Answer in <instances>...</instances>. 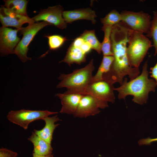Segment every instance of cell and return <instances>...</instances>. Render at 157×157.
Segmentation results:
<instances>
[{"label": "cell", "mask_w": 157, "mask_h": 157, "mask_svg": "<svg viewBox=\"0 0 157 157\" xmlns=\"http://www.w3.org/2000/svg\"><path fill=\"white\" fill-rule=\"evenodd\" d=\"M63 16L67 23H71L78 20L85 19L90 21L94 24L96 23L95 18L97 16L95 11L90 8L64 11Z\"/></svg>", "instance_id": "4fadbf2b"}, {"label": "cell", "mask_w": 157, "mask_h": 157, "mask_svg": "<svg viewBox=\"0 0 157 157\" xmlns=\"http://www.w3.org/2000/svg\"><path fill=\"white\" fill-rule=\"evenodd\" d=\"M0 19L2 27H13L19 30L22 28V26L25 23L31 24L35 22L32 18H30L28 16L15 13L3 6H1L0 8Z\"/></svg>", "instance_id": "8fae6325"}, {"label": "cell", "mask_w": 157, "mask_h": 157, "mask_svg": "<svg viewBox=\"0 0 157 157\" xmlns=\"http://www.w3.org/2000/svg\"><path fill=\"white\" fill-rule=\"evenodd\" d=\"M84 42L83 39L80 36L76 38L71 44L75 47L80 48Z\"/></svg>", "instance_id": "484cf974"}, {"label": "cell", "mask_w": 157, "mask_h": 157, "mask_svg": "<svg viewBox=\"0 0 157 157\" xmlns=\"http://www.w3.org/2000/svg\"><path fill=\"white\" fill-rule=\"evenodd\" d=\"M94 69L92 59L83 67L75 69L70 74H61L58 78L61 81L56 88H66L67 93L84 95L86 88L91 82Z\"/></svg>", "instance_id": "7a4b0ae2"}, {"label": "cell", "mask_w": 157, "mask_h": 157, "mask_svg": "<svg viewBox=\"0 0 157 157\" xmlns=\"http://www.w3.org/2000/svg\"><path fill=\"white\" fill-rule=\"evenodd\" d=\"M57 112L48 110H31L22 109L11 110L7 115V118L10 122L17 125L25 129H28L29 124L35 120L42 119L50 115L58 113Z\"/></svg>", "instance_id": "5b68a950"}, {"label": "cell", "mask_w": 157, "mask_h": 157, "mask_svg": "<svg viewBox=\"0 0 157 157\" xmlns=\"http://www.w3.org/2000/svg\"><path fill=\"white\" fill-rule=\"evenodd\" d=\"M122 22L132 30L147 35L151 24V17L142 11L136 12L124 11L121 13Z\"/></svg>", "instance_id": "8992f818"}, {"label": "cell", "mask_w": 157, "mask_h": 157, "mask_svg": "<svg viewBox=\"0 0 157 157\" xmlns=\"http://www.w3.org/2000/svg\"><path fill=\"white\" fill-rule=\"evenodd\" d=\"M17 153L7 148L0 149V157H16Z\"/></svg>", "instance_id": "cb8c5ba5"}, {"label": "cell", "mask_w": 157, "mask_h": 157, "mask_svg": "<svg viewBox=\"0 0 157 157\" xmlns=\"http://www.w3.org/2000/svg\"><path fill=\"white\" fill-rule=\"evenodd\" d=\"M80 36L85 42L90 45L92 49L95 50L99 54L101 53V43L96 37L94 30H85Z\"/></svg>", "instance_id": "ffe728a7"}, {"label": "cell", "mask_w": 157, "mask_h": 157, "mask_svg": "<svg viewBox=\"0 0 157 157\" xmlns=\"http://www.w3.org/2000/svg\"><path fill=\"white\" fill-rule=\"evenodd\" d=\"M127 48V54L131 66L139 68L149 49L153 46L143 33L131 29Z\"/></svg>", "instance_id": "3957f363"}, {"label": "cell", "mask_w": 157, "mask_h": 157, "mask_svg": "<svg viewBox=\"0 0 157 157\" xmlns=\"http://www.w3.org/2000/svg\"><path fill=\"white\" fill-rule=\"evenodd\" d=\"M121 20V13L113 10L108 13L104 17L101 18V21L103 25L113 26L120 22Z\"/></svg>", "instance_id": "7402d4cb"}, {"label": "cell", "mask_w": 157, "mask_h": 157, "mask_svg": "<svg viewBox=\"0 0 157 157\" xmlns=\"http://www.w3.org/2000/svg\"><path fill=\"white\" fill-rule=\"evenodd\" d=\"M19 29H13L1 27L0 29V52L1 55L6 56L14 53V50L20 40L17 36Z\"/></svg>", "instance_id": "30bf717a"}, {"label": "cell", "mask_w": 157, "mask_h": 157, "mask_svg": "<svg viewBox=\"0 0 157 157\" xmlns=\"http://www.w3.org/2000/svg\"><path fill=\"white\" fill-rule=\"evenodd\" d=\"M153 14L154 17L151 21L149 32L147 36L152 39L155 56L157 54V11H154Z\"/></svg>", "instance_id": "603a6c76"}, {"label": "cell", "mask_w": 157, "mask_h": 157, "mask_svg": "<svg viewBox=\"0 0 157 157\" xmlns=\"http://www.w3.org/2000/svg\"><path fill=\"white\" fill-rule=\"evenodd\" d=\"M108 106V102L88 94L83 95L73 115L79 117H86L99 113V108Z\"/></svg>", "instance_id": "52a82bcc"}, {"label": "cell", "mask_w": 157, "mask_h": 157, "mask_svg": "<svg viewBox=\"0 0 157 157\" xmlns=\"http://www.w3.org/2000/svg\"><path fill=\"white\" fill-rule=\"evenodd\" d=\"M63 8L60 5L49 7L47 9L41 10L32 19L35 22L43 21L63 29L67 26L63 17Z\"/></svg>", "instance_id": "9c48e42d"}, {"label": "cell", "mask_w": 157, "mask_h": 157, "mask_svg": "<svg viewBox=\"0 0 157 157\" xmlns=\"http://www.w3.org/2000/svg\"><path fill=\"white\" fill-rule=\"evenodd\" d=\"M157 141V138H148L145 139H142L138 141V144L140 145H149L152 142Z\"/></svg>", "instance_id": "d4e9b609"}, {"label": "cell", "mask_w": 157, "mask_h": 157, "mask_svg": "<svg viewBox=\"0 0 157 157\" xmlns=\"http://www.w3.org/2000/svg\"><path fill=\"white\" fill-rule=\"evenodd\" d=\"M4 1L5 5L3 6L9 10L17 14L28 16L26 8L28 1L6 0Z\"/></svg>", "instance_id": "e0dca14e"}, {"label": "cell", "mask_w": 157, "mask_h": 157, "mask_svg": "<svg viewBox=\"0 0 157 157\" xmlns=\"http://www.w3.org/2000/svg\"><path fill=\"white\" fill-rule=\"evenodd\" d=\"M113 60V56H103L97 72L93 76L91 82L102 80L103 75L110 70Z\"/></svg>", "instance_id": "d6986e66"}, {"label": "cell", "mask_w": 157, "mask_h": 157, "mask_svg": "<svg viewBox=\"0 0 157 157\" xmlns=\"http://www.w3.org/2000/svg\"><path fill=\"white\" fill-rule=\"evenodd\" d=\"M49 25H51L43 21L35 22L29 24L26 27H22L19 31L20 34L23 35L22 38L15 48L13 53L23 63L31 60V58L27 56L28 46L40 30Z\"/></svg>", "instance_id": "277c9868"}, {"label": "cell", "mask_w": 157, "mask_h": 157, "mask_svg": "<svg viewBox=\"0 0 157 157\" xmlns=\"http://www.w3.org/2000/svg\"><path fill=\"white\" fill-rule=\"evenodd\" d=\"M28 140L33 144V153L39 156L52 154L53 148L51 144L40 137L34 132L32 133Z\"/></svg>", "instance_id": "9a60e30c"}, {"label": "cell", "mask_w": 157, "mask_h": 157, "mask_svg": "<svg viewBox=\"0 0 157 157\" xmlns=\"http://www.w3.org/2000/svg\"><path fill=\"white\" fill-rule=\"evenodd\" d=\"M148 75L146 61L141 74L129 81L125 78L119 87L115 88L118 93V98L124 99L126 96L131 95L133 96L132 100L134 102L140 105L146 103L149 92H154L157 85L154 80L148 78Z\"/></svg>", "instance_id": "6da1fadb"}, {"label": "cell", "mask_w": 157, "mask_h": 157, "mask_svg": "<svg viewBox=\"0 0 157 157\" xmlns=\"http://www.w3.org/2000/svg\"><path fill=\"white\" fill-rule=\"evenodd\" d=\"M33 157H53L52 154L44 156H39L33 153Z\"/></svg>", "instance_id": "f1b7e54d"}, {"label": "cell", "mask_w": 157, "mask_h": 157, "mask_svg": "<svg viewBox=\"0 0 157 157\" xmlns=\"http://www.w3.org/2000/svg\"><path fill=\"white\" fill-rule=\"evenodd\" d=\"M80 48L84 53L86 54L90 52L92 49L90 45L85 42L81 46Z\"/></svg>", "instance_id": "83f0119b"}, {"label": "cell", "mask_w": 157, "mask_h": 157, "mask_svg": "<svg viewBox=\"0 0 157 157\" xmlns=\"http://www.w3.org/2000/svg\"><path fill=\"white\" fill-rule=\"evenodd\" d=\"M83 95L77 94L58 93L56 96L60 98L62 108L60 113L73 114L75 113Z\"/></svg>", "instance_id": "7c38bea8"}, {"label": "cell", "mask_w": 157, "mask_h": 157, "mask_svg": "<svg viewBox=\"0 0 157 157\" xmlns=\"http://www.w3.org/2000/svg\"><path fill=\"white\" fill-rule=\"evenodd\" d=\"M86 54L79 48L75 47L72 44L69 46L63 59L59 63L65 62L70 66L74 63L80 65L86 60Z\"/></svg>", "instance_id": "2e32d148"}, {"label": "cell", "mask_w": 157, "mask_h": 157, "mask_svg": "<svg viewBox=\"0 0 157 157\" xmlns=\"http://www.w3.org/2000/svg\"><path fill=\"white\" fill-rule=\"evenodd\" d=\"M150 76L154 79L157 84V62L153 67L150 68Z\"/></svg>", "instance_id": "4316f807"}, {"label": "cell", "mask_w": 157, "mask_h": 157, "mask_svg": "<svg viewBox=\"0 0 157 157\" xmlns=\"http://www.w3.org/2000/svg\"><path fill=\"white\" fill-rule=\"evenodd\" d=\"M113 85L104 80L91 82L87 87L84 95L88 94L100 100L113 103L115 98Z\"/></svg>", "instance_id": "ba28073f"}, {"label": "cell", "mask_w": 157, "mask_h": 157, "mask_svg": "<svg viewBox=\"0 0 157 157\" xmlns=\"http://www.w3.org/2000/svg\"><path fill=\"white\" fill-rule=\"evenodd\" d=\"M112 27L110 26L103 25L101 29L104 33V39L101 43V51L103 56H113L110 39Z\"/></svg>", "instance_id": "ac0fdd59"}, {"label": "cell", "mask_w": 157, "mask_h": 157, "mask_svg": "<svg viewBox=\"0 0 157 157\" xmlns=\"http://www.w3.org/2000/svg\"><path fill=\"white\" fill-rule=\"evenodd\" d=\"M48 39L49 49L45 53L42 55L41 57L45 56L49 51L56 50L60 48L65 42L67 40L65 37L58 35H45Z\"/></svg>", "instance_id": "44dd1931"}, {"label": "cell", "mask_w": 157, "mask_h": 157, "mask_svg": "<svg viewBox=\"0 0 157 157\" xmlns=\"http://www.w3.org/2000/svg\"><path fill=\"white\" fill-rule=\"evenodd\" d=\"M42 120L45 122L44 126L40 130L34 129V132L40 137L51 144L53 131L59 125V124H55V123L60 120L57 115L51 117L47 116L43 118Z\"/></svg>", "instance_id": "5bb4252c"}]
</instances>
